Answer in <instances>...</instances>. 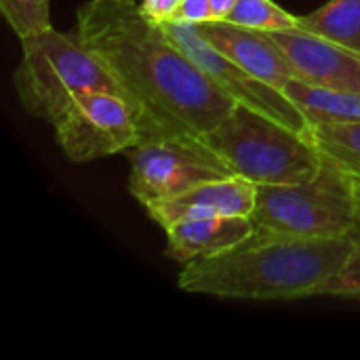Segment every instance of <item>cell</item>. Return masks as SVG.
<instances>
[{
  "instance_id": "44dd1931",
  "label": "cell",
  "mask_w": 360,
  "mask_h": 360,
  "mask_svg": "<svg viewBox=\"0 0 360 360\" xmlns=\"http://www.w3.org/2000/svg\"><path fill=\"white\" fill-rule=\"evenodd\" d=\"M236 0H211V11H213V21H226L228 15L232 13Z\"/></svg>"
},
{
  "instance_id": "9c48e42d",
  "label": "cell",
  "mask_w": 360,
  "mask_h": 360,
  "mask_svg": "<svg viewBox=\"0 0 360 360\" xmlns=\"http://www.w3.org/2000/svg\"><path fill=\"white\" fill-rule=\"evenodd\" d=\"M285 53L293 78L310 84L360 91V53L302 27L270 32Z\"/></svg>"
},
{
  "instance_id": "3957f363",
  "label": "cell",
  "mask_w": 360,
  "mask_h": 360,
  "mask_svg": "<svg viewBox=\"0 0 360 360\" xmlns=\"http://www.w3.org/2000/svg\"><path fill=\"white\" fill-rule=\"evenodd\" d=\"M21 51L13 80L21 105L36 118L53 124L78 95L89 91H108L124 99L120 84L78 30L65 34L51 27L23 38Z\"/></svg>"
},
{
  "instance_id": "603a6c76",
  "label": "cell",
  "mask_w": 360,
  "mask_h": 360,
  "mask_svg": "<svg viewBox=\"0 0 360 360\" xmlns=\"http://www.w3.org/2000/svg\"><path fill=\"white\" fill-rule=\"evenodd\" d=\"M118 2H129V4H137V0H118Z\"/></svg>"
},
{
  "instance_id": "30bf717a",
  "label": "cell",
  "mask_w": 360,
  "mask_h": 360,
  "mask_svg": "<svg viewBox=\"0 0 360 360\" xmlns=\"http://www.w3.org/2000/svg\"><path fill=\"white\" fill-rule=\"evenodd\" d=\"M257 186L240 175L211 179L190 188L188 192L146 205V213L158 226L167 228L181 219L245 215L251 217L255 209Z\"/></svg>"
},
{
  "instance_id": "9a60e30c",
  "label": "cell",
  "mask_w": 360,
  "mask_h": 360,
  "mask_svg": "<svg viewBox=\"0 0 360 360\" xmlns=\"http://www.w3.org/2000/svg\"><path fill=\"white\" fill-rule=\"evenodd\" d=\"M310 139L327 162L360 179V120L312 127Z\"/></svg>"
},
{
  "instance_id": "d6986e66",
  "label": "cell",
  "mask_w": 360,
  "mask_h": 360,
  "mask_svg": "<svg viewBox=\"0 0 360 360\" xmlns=\"http://www.w3.org/2000/svg\"><path fill=\"white\" fill-rule=\"evenodd\" d=\"M213 21L211 0H181L179 8L173 15V23L200 25Z\"/></svg>"
},
{
  "instance_id": "6da1fadb",
  "label": "cell",
  "mask_w": 360,
  "mask_h": 360,
  "mask_svg": "<svg viewBox=\"0 0 360 360\" xmlns=\"http://www.w3.org/2000/svg\"><path fill=\"white\" fill-rule=\"evenodd\" d=\"M76 30L105 63L133 110L143 139L202 137L236 105L169 38L139 4L91 0L78 8Z\"/></svg>"
},
{
  "instance_id": "52a82bcc",
  "label": "cell",
  "mask_w": 360,
  "mask_h": 360,
  "mask_svg": "<svg viewBox=\"0 0 360 360\" xmlns=\"http://www.w3.org/2000/svg\"><path fill=\"white\" fill-rule=\"evenodd\" d=\"M59 148L72 162H89L135 148L141 141L131 105L116 93L78 95L53 122Z\"/></svg>"
},
{
  "instance_id": "ba28073f",
  "label": "cell",
  "mask_w": 360,
  "mask_h": 360,
  "mask_svg": "<svg viewBox=\"0 0 360 360\" xmlns=\"http://www.w3.org/2000/svg\"><path fill=\"white\" fill-rule=\"evenodd\" d=\"M169 38L211 78V82L230 95L236 103L247 105L255 112H262L289 129L308 135L310 137V127L302 112L293 105V101L272 84L255 78L240 65H236L232 59H228L221 51H217L207 38L198 32L196 25L188 23H165L162 25Z\"/></svg>"
},
{
  "instance_id": "277c9868",
  "label": "cell",
  "mask_w": 360,
  "mask_h": 360,
  "mask_svg": "<svg viewBox=\"0 0 360 360\" xmlns=\"http://www.w3.org/2000/svg\"><path fill=\"white\" fill-rule=\"evenodd\" d=\"M202 141L255 186L308 181L323 167V156L308 135L240 103L205 133Z\"/></svg>"
},
{
  "instance_id": "2e32d148",
  "label": "cell",
  "mask_w": 360,
  "mask_h": 360,
  "mask_svg": "<svg viewBox=\"0 0 360 360\" xmlns=\"http://www.w3.org/2000/svg\"><path fill=\"white\" fill-rule=\"evenodd\" d=\"M226 21L262 32H278L297 25V17L272 0H236Z\"/></svg>"
},
{
  "instance_id": "ac0fdd59",
  "label": "cell",
  "mask_w": 360,
  "mask_h": 360,
  "mask_svg": "<svg viewBox=\"0 0 360 360\" xmlns=\"http://www.w3.org/2000/svg\"><path fill=\"white\" fill-rule=\"evenodd\" d=\"M325 295H333V297H344V300L360 302V234L354 238V245H352V251L348 255L346 266L329 283Z\"/></svg>"
},
{
  "instance_id": "8fae6325",
  "label": "cell",
  "mask_w": 360,
  "mask_h": 360,
  "mask_svg": "<svg viewBox=\"0 0 360 360\" xmlns=\"http://www.w3.org/2000/svg\"><path fill=\"white\" fill-rule=\"evenodd\" d=\"M196 27L207 42H211L228 59L274 89L283 91L293 78V70L270 32L236 25L230 21H209Z\"/></svg>"
},
{
  "instance_id": "7c38bea8",
  "label": "cell",
  "mask_w": 360,
  "mask_h": 360,
  "mask_svg": "<svg viewBox=\"0 0 360 360\" xmlns=\"http://www.w3.org/2000/svg\"><path fill=\"white\" fill-rule=\"evenodd\" d=\"M253 230L255 226L251 217L245 215L181 219L165 228L167 255L179 264L213 257L243 243Z\"/></svg>"
},
{
  "instance_id": "8992f818",
  "label": "cell",
  "mask_w": 360,
  "mask_h": 360,
  "mask_svg": "<svg viewBox=\"0 0 360 360\" xmlns=\"http://www.w3.org/2000/svg\"><path fill=\"white\" fill-rule=\"evenodd\" d=\"M129 192L146 207L190 188L236 175L202 137L143 139L129 150Z\"/></svg>"
},
{
  "instance_id": "7a4b0ae2",
  "label": "cell",
  "mask_w": 360,
  "mask_h": 360,
  "mask_svg": "<svg viewBox=\"0 0 360 360\" xmlns=\"http://www.w3.org/2000/svg\"><path fill=\"white\" fill-rule=\"evenodd\" d=\"M356 236L297 238L255 228L236 247L184 264L177 287L186 293L255 302L325 295L346 266Z\"/></svg>"
},
{
  "instance_id": "ffe728a7",
  "label": "cell",
  "mask_w": 360,
  "mask_h": 360,
  "mask_svg": "<svg viewBox=\"0 0 360 360\" xmlns=\"http://www.w3.org/2000/svg\"><path fill=\"white\" fill-rule=\"evenodd\" d=\"M179 4L181 0H141L139 11L148 21L156 25H165L173 21V15L179 8Z\"/></svg>"
},
{
  "instance_id": "e0dca14e",
  "label": "cell",
  "mask_w": 360,
  "mask_h": 360,
  "mask_svg": "<svg viewBox=\"0 0 360 360\" xmlns=\"http://www.w3.org/2000/svg\"><path fill=\"white\" fill-rule=\"evenodd\" d=\"M0 11L19 40L51 30V0H0Z\"/></svg>"
},
{
  "instance_id": "4fadbf2b",
  "label": "cell",
  "mask_w": 360,
  "mask_h": 360,
  "mask_svg": "<svg viewBox=\"0 0 360 360\" xmlns=\"http://www.w3.org/2000/svg\"><path fill=\"white\" fill-rule=\"evenodd\" d=\"M283 93L302 112L310 129L360 120V91L319 86L300 78H291Z\"/></svg>"
},
{
  "instance_id": "5b68a950",
  "label": "cell",
  "mask_w": 360,
  "mask_h": 360,
  "mask_svg": "<svg viewBox=\"0 0 360 360\" xmlns=\"http://www.w3.org/2000/svg\"><path fill=\"white\" fill-rule=\"evenodd\" d=\"M255 228L297 238H342L360 234L354 181L323 158L321 171L300 184L257 186Z\"/></svg>"
},
{
  "instance_id": "5bb4252c",
  "label": "cell",
  "mask_w": 360,
  "mask_h": 360,
  "mask_svg": "<svg viewBox=\"0 0 360 360\" xmlns=\"http://www.w3.org/2000/svg\"><path fill=\"white\" fill-rule=\"evenodd\" d=\"M297 27L360 53V0H329L297 17Z\"/></svg>"
},
{
  "instance_id": "7402d4cb",
  "label": "cell",
  "mask_w": 360,
  "mask_h": 360,
  "mask_svg": "<svg viewBox=\"0 0 360 360\" xmlns=\"http://www.w3.org/2000/svg\"><path fill=\"white\" fill-rule=\"evenodd\" d=\"M352 181H354V194H356V205H359V215H360V179H354V177H352Z\"/></svg>"
}]
</instances>
